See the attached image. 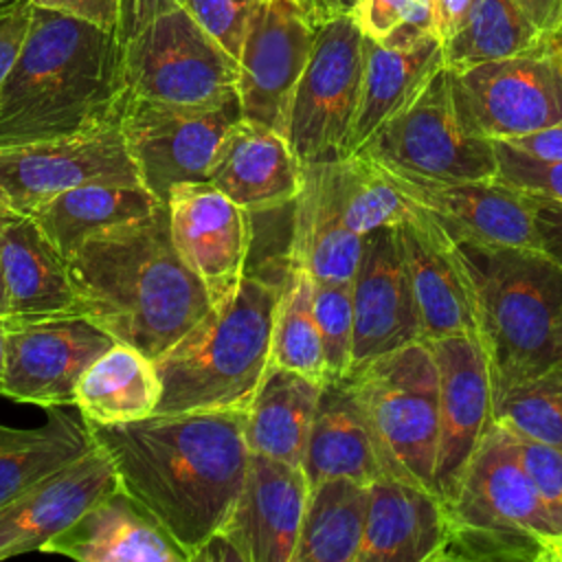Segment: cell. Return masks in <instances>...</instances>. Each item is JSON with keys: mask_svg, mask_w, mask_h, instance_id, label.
<instances>
[{"mask_svg": "<svg viewBox=\"0 0 562 562\" xmlns=\"http://www.w3.org/2000/svg\"><path fill=\"white\" fill-rule=\"evenodd\" d=\"M544 562H562V536L547 540Z\"/></svg>", "mask_w": 562, "mask_h": 562, "instance_id": "54", "label": "cell"}, {"mask_svg": "<svg viewBox=\"0 0 562 562\" xmlns=\"http://www.w3.org/2000/svg\"><path fill=\"white\" fill-rule=\"evenodd\" d=\"M44 551L81 562H187L156 518L121 487L97 501Z\"/></svg>", "mask_w": 562, "mask_h": 562, "instance_id": "27", "label": "cell"}, {"mask_svg": "<svg viewBox=\"0 0 562 562\" xmlns=\"http://www.w3.org/2000/svg\"><path fill=\"white\" fill-rule=\"evenodd\" d=\"M0 263L9 301L4 323L81 316L66 257L33 217L0 215Z\"/></svg>", "mask_w": 562, "mask_h": 562, "instance_id": "24", "label": "cell"}, {"mask_svg": "<svg viewBox=\"0 0 562 562\" xmlns=\"http://www.w3.org/2000/svg\"><path fill=\"white\" fill-rule=\"evenodd\" d=\"M66 263L79 314L154 362L213 307L173 246L165 204L86 237Z\"/></svg>", "mask_w": 562, "mask_h": 562, "instance_id": "2", "label": "cell"}, {"mask_svg": "<svg viewBox=\"0 0 562 562\" xmlns=\"http://www.w3.org/2000/svg\"><path fill=\"white\" fill-rule=\"evenodd\" d=\"M494 149L498 162V180L536 198L562 202V160H540L501 140H494Z\"/></svg>", "mask_w": 562, "mask_h": 562, "instance_id": "42", "label": "cell"}, {"mask_svg": "<svg viewBox=\"0 0 562 562\" xmlns=\"http://www.w3.org/2000/svg\"><path fill=\"white\" fill-rule=\"evenodd\" d=\"M351 301L353 369L424 340L397 226L375 228L362 237L360 261L351 279Z\"/></svg>", "mask_w": 562, "mask_h": 562, "instance_id": "17", "label": "cell"}, {"mask_svg": "<svg viewBox=\"0 0 562 562\" xmlns=\"http://www.w3.org/2000/svg\"><path fill=\"white\" fill-rule=\"evenodd\" d=\"M321 389L314 378L270 364L246 411L248 450L303 465Z\"/></svg>", "mask_w": 562, "mask_h": 562, "instance_id": "30", "label": "cell"}, {"mask_svg": "<svg viewBox=\"0 0 562 562\" xmlns=\"http://www.w3.org/2000/svg\"><path fill=\"white\" fill-rule=\"evenodd\" d=\"M334 182L351 231L367 235L384 226H402L417 213L397 176L362 154L331 160Z\"/></svg>", "mask_w": 562, "mask_h": 562, "instance_id": "36", "label": "cell"}, {"mask_svg": "<svg viewBox=\"0 0 562 562\" xmlns=\"http://www.w3.org/2000/svg\"><path fill=\"white\" fill-rule=\"evenodd\" d=\"M285 272V270H283ZM281 283L244 274L237 290L162 358L158 415L250 406L268 367Z\"/></svg>", "mask_w": 562, "mask_h": 562, "instance_id": "4", "label": "cell"}, {"mask_svg": "<svg viewBox=\"0 0 562 562\" xmlns=\"http://www.w3.org/2000/svg\"><path fill=\"white\" fill-rule=\"evenodd\" d=\"M547 540L518 527L448 518V531L432 562H544Z\"/></svg>", "mask_w": 562, "mask_h": 562, "instance_id": "39", "label": "cell"}, {"mask_svg": "<svg viewBox=\"0 0 562 562\" xmlns=\"http://www.w3.org/2000/svg\"><path fill=\"white\" fill-rule=\"evenodd\" d=\"M37 9L79 18L99 29L121 35L125 0H29Z\"/></svg>", "mask_w": 562, "mask_h": 562, "instance_id": "45", "label": "cell"}, {"mask_svg": "<svg viewBox=\"0 0 562 562\" xmlns=\"http://www.w3.org/2000/svg\"><path fill=\"white\" fill-rule=\"evenodd\" d=\"M369 509V483L345 476L310 487L292 562H358Z\"/></svg>", "mask_w": 562, "mask_h": 562, "instance_id": "34", "label": "cell"}, {"mask_svg": "<svg viewBox=\"0 0 562 562\" xmlns=\"http://www.w3.org/2000/svg\"><path fill=\"white\" fill-rule=\"evenodd\" d=\"M439 369V441L435 494L448 505L461 476L494 422V389L479 334L428 340Z\"/></svg>", "mask_w": 562, "mask_h": 562, "instance_id": "16", "label": "cell"}, {"mask_svg": "<svg viewBox=\"0 0 562 562\" xmlns=\"http://www.w3.org/2000/svg\"><path fill=\"white\" fill-rule=\"evenodd\" d=\"M9 318V301H7V290H4V277H2V263H0V323Z\"/></svg>", "mask_w": 562, "mask_h": 562, "instance_id": "55", "label": "cell"}, {"mask_svg": "<svg viewBox=\"0 0 562 562\" xmlns=\"http://www.w3.org/2000/svg\"><path fill=\"white\" fill-rule=\"evenodd\" d=\"M119 490L114 465L94 446L0 505V560L44 551L97 501Z\"/></svg>", "mask_w": 562, "mask_h": 562, "instance_id": "20", "label": "cell"}, {"mask_svg": "<svg viewBox=\"0 0 562 562\" xmlns=\"http://www.w3.org/2000/svg\"><path fill=\"white\" fill-rule=\"evenodd\" d=\"M536 233L538 248L562 266V202L538 198Z\"/></svg>", "mask_w": 562, "mask_h": 562, "instance_id": "47", "label": "cell"}, {"mask_svg": "<svg viewBox=\"0 0 562 562\" xmlns=\"http://www.w3.org/2000/svg\"><path fill=\"white\" fill-rule=\"evenodd\" d=\"M294 2H299V4H303L305 9L312 11V0H294ZM312 15H314V11H312Z\"/></svg>", "mask_w": 562, "mask_h": 562, "instance_id": "58", "label": "cell"}, {"mask_svg": "<svg viewBox=\"0 0 562 562\" xmlns=\"http://www.w3.org/2000/svg\"><path fill=\"white\" fill-rule=\"evenodd\" d=\"M9 2H13V0H0V9H2V7H7Z\"/></svg>", "mask_w": 562, "mask_h": 562, "instance_id": "59", "label": "cell"}, {"mask_svg": "<svg viewBox=\"0 0 562 562\" xmlns=\"http://www.w3.org/2000/svg\"><path fill=\"white\" fill-rule=\"evenodd\" d=\"M209 182L246 211L268 213L296 200L303 165L281 132L239 116L213 154Z\"/></svg>", "mask_w": 562, "mask_h": 562, "instance_id": "23", "label": "cell"}, {"mask_svg": "<svg viewBox=\"0 0 562 562\" xmlns=\"http://www.w3.org/2000/svg\"><path fill=\"white\" fill-rule=\"evenodd\" d=\"M318 22L294 0H259L237 57L241 116L285 136L290 103L310 59Z\"/></svg>", "mask_w": 562, "mask_h": 562, "instance_id": "13", "label": "cell"}, {"mask_svg": "<svg viewBox=\"0 0 562 562\" xmlns=\"http://www.w3.org/2000/svg\"><path fill=\"white\" fill-rule=\"evenodd\" d=\"M494 419L518 437L562 448V358L494 393Z\"/></svg>", "mask_w": 562, "mask_h": 562, "instance_id": "38", "label": "cell"}, {"mask_svg": "<svg viewBox=\"0 0 562 562\" xmlns=\"http://www.w3.org/2000/svg\"><path fill=\"white\" fill-rule=\"evenodd\" d=\"M369 419L384 476L435 492L439 369L428 340L382 353L349 375Z\"/></svg>", "mask_w": 562, "mask_h": 562, "instance_id": "6", "label": "cell"}, {"mask_svg": "<svg viewBox=\"0 0 562 562\" xmlns=\"http://www.w3.org/2000/svg\"><path fill=\"white\" fill-rule=\"evenodd\" d=\"M176 7H182V0H125L121 42L136 33L145 22H149L158 13H165Z\"/></svg>", "mask_w": 562, "mask_h": 562, "instance_id": "49", "label": "cell"}, {"mask_svg": "<svg viewBox=\"0 0 562 562\" xmlns=\"http://www.w3.org/2000/svg\"><path fill=\"white\" fill-rule=\"evenodd\" d=\"M94 446L83 417L64 406L46 408V422L37 428H11L0 424V505L79 459Z\"/></svg>", "mask_w": 562, "mask_h": 562, "instance_id": "33", "label": "cell"}, {"mask_svg": "<svg viewBox=\"0 0 562 562\" xmlns=\"http://www.w3.org/2000/svg\"><path fill=\"white\" fill-rule=\"evenodd\" d=\"M130 494L187 555L222 531L246 479V408L187 411L90 426Z\"/></svg>", "mask_w": 562, "mask_h": 562, "instance_id": "1", "label": "cell"}, {"mask_svg": "<svg viewBox=\"0 0 562 562\" xmlns=\"http://www.w3.org/2000/svg\"><path fill=\"white\" fill-rule=\"evenodd\" d=\"M501 143H507L509 147L540 160H562V123Z\"/></svg>", "mask_w": 562, "mask_h": 562, "instance_id": "48", "label": "cell"}, {"mask_svg": "<svg viewBox=\"0 0 562 562\" xmlns=\"http://www.w3.org/2000/svg\"><path fill=\"white\" fill-rule=\"evenodd\" d=\"M457 246L472 279L494 393L558 362L562 266L540 248Z\"/></svg>", "mask_w": 562, "mask_h": 562, "instance_id": "5", "label": "cell"}, {"mask_svg": "<svg viewBox=\"0 0 562 562\" xmlns=\"http://www.w3.org/2000/svg\"><path fill=\"white\" fill-rule=\"evenodd\" d=\"M544 40H547V44H549L553 50H558V53L562 55V7H560V13H558L553 26L547 31Z\"/></svg>", "mask_w": 562, "mask_h": 562, "instance_id": "53", "label": "cell"}, {"mask_svg": "<svg viewBox=\"0 0 562 562\" xmlns=\"http://www.w3.org/2000/svg\"><path fill=\"white\" fill-rule=\"evenodd\" d=\"M516 441L520 461L562 533V448L518 435Z\"/></svg>", "mask_w": 562, "mask_h": 562, "instance_id": "44", "label": "cell"}, {"mask_svg": "<svg viewBox=\"0 0 562 562\" xmlns=\"http://www.w3.org/2000/svg\"><path fill=\"white\" fill-rule=\"evenodd\" d=\"M90 182H140L119 121L0 149V191L18 213H31L57 193Z\"/></svg>", "mask_w": 562, "mask_h": 562, "instance_id": "12", "label": "cell"}, {"mask_svg": "<svg viewBox=\"0 0 562 562\" xmlns=\"http://www.w3.org/2000/svg\"><path fill=\"white\" fill-rule=\"evenodd\" d=\"M165 206L176 250L204 283L213 305L226 301L246 274L252 213L209 180L176 184Z\"/></svg>", "mask_w": 562, "mask_h": 562, "instance_id": "15", "label": "cell"}, {"mask_svg": "<svg viewBox=\"0 0 562 562\" xmlns=\"http://www.w3.org/2000/svg\"><path fill=\"white\" fill-rule=\"evenodd\" d=\"M441 68L443 48L439 37L413 48H389L364 37V70L349 154L358 151L386 121L400 114Z\"/></svg>", "mask_w": 562, "mask_h": 562, "instance_id": "29", "label": "cell"}, {"mask_svg": "<svg viewBox=\"0 0 562 562\" xmlns=\"http://www.w3.org/2000/svg\"><path fill=\"white\" fill-rule=\"evenodd\" d=\"M158 400L156 362L125 342L103 351L75 386V408L90 426L145 419L156 413Z\"/></svg>", "mask_w": 562, "mask_h": 562, "instance_id": "31", "label": "cell"}, {"mask_svg": "<svg viewBox=\"0 0 562 562\" xmlns=\"http://www.w3.org/2000/svg\"><path fill=\"white\" fill-rule=\"evenodd\" d=\"M4 362H7V329H4V323H0V384L4 378Z\"/></svg>", "mask_w": 562, "mask_h": 562, "instance_id": "56", "label": "cell"}, {"mask_svg": "<svg viewBox=\"0 0 562 562\" xmlns=\"http://www.w3.org/2000/svg\"><path fill=\"white\" fill-rule=\"evenodd\" d=\"M362 235L349 228L331 162L303 165V184L292 202V233L285 259L318 283H351Z\"/></svg>", "mask_w": 562, "mask_h": 562, "instance_id": "26", "label": "cell"}, {"mask_svg": "<svg viewBox=\"0 0 562 562\" xmlns=\"http://www.w3.org/2000/svg\"><path fill=\"white\" fill-rule=\"evenodd\" d=\"M13 209L9 206V202H7V198H4V193L0 191V215H7V213H11Z\"/></svg>", "mask_w": 562, "mask_h": 562, "instance_id": "57", "label": "cell"}, {"mask_svg": "<svg viewBox=\"0 0 562 562\" xmlns=\"http://www.w3.org/2000/svg\"><path fill=\"white\" fill-rule=\"evenodd\" d=\"M270 364L327 380L323 340L314 314V279L285 259L281 296L272 323Z\"/></svg>", "mask_w": 562, "mask_h": 562, "instance_id": "37", "label": "cell"}, {"mask_svg": "<svg viewBox=\"0 0 562 562\" xmlns=\"http://www.w3.org/2000/svg\"><path fill=\"white\" fill-rule=\"evenodd\" d=\"M461 125L487 140H512L562 123V55L538 46L465 70H450Z\"/></svg>", "mask_w": 562, "mask_h": 562, "instance_id": "10", "label": "cell"}, {"mask_svg": "<svg viewBox=\"0 0 562 562\" xmlns=\"http://www.w3.org/2000/svg\"><path fill=\"white\" fill-rule=\"evenodd\" d=\"M516 2L544 35L553 26L562 7V0H516Z\"/></svg>", "mask_w": 562, "mask_h": 562, "instance_id": "51", "label": "cell"}, {"mask_svg": "<svg viewBox=\"0 0 562 562\" xmlns=\"http://www.w3.org/2000/svg\"><path fill=\"white\" fill-rule=\"evenodd\" d=\"M397 228L424 340L479 334L472 279L454 239L424 209Z\"/></svg>", "mask_w": 562, "mask_h": 562, "instance_id": "22", "label": "cell"}, {"mask_svg": "<svg viewBox=\"0 0 562 562\" xmlns=\"http://www.w3.org/2000/svg\"><path fill=\"white\" fill-rule=\"evenodd\" d=\"M358 154L397 176L437 182L485 180L498 171L494 140L470 134L459 121L446 66Z\"/></svg>", "mask_w": 562, "mask_h": 562, "instance_id": "8", "label": "cell"}, {"mask_svg": "<svg viewBox=\"0 0 562 562\" xmlns=\"http://www.w3.org/2000/svg\"><path fill=\"white\" fill-rule=\"evenodd\" d=\"M162 202L140 182H90L46 200L31 213L33 222L68 257L86 237L154 213Z\"/></svg>", "mask_w": 562, "mask_h": 562, "instance_id": "32", "label": "cell"}, {"mask_svg": "<svg viewBox=\"0 0 562 562\" xmlns=\"http://www.w3.org/2000/svg\"><path fill=\"white\" fill-rule=\"evenodd\" d=\"M303 470L310 487L334 476L371 483L384 476L380 452L349 378L325 380L314 411Z\"/></svg>", "mask_w": 562, "mask_h": 562, "instance_id": "28", "label": "cell"}, {"mask_svg": "<svg viewBox=\"0 0 562 562\" xmlns=\"http://www.w3.org/2000/svg\"><path fill=\"white\" fill-rule=\"evenodd\" d=\"M397 180L457 244L538 248V198L522 189L498 178L437 182L397 176Z\"/></svg>", "mask_w": 562, "mask_h": 562, "instance_id": "18", "label": "cell"}, {"mask_svg": "<svg viewBox=\"0 0 562 562\" xmlns=\"http://www.w3.org/2000/svg\"><path fill=\"white\" fill-rule=\"evenodd\" d=\"M351 15L367 40L389 48L439 37L435 0H356Z\"/></svg>", "mask_w": 562, "mask_h": 562, "instance_id": "40", "label": "cell"}, {"mask_svg": "<svg viewBox=\"0 0 562 562\" xmlns=\"http://www.w3.org/2000/svg\"><path fill=\"white\" fill-rule=\"evenodd\" d=\"M130 97L182 108H217L237 97V59L184 7L169 9L123 40Z\"/></svg>", "mask_w": 562, "mask_h": 562, "instance_id": "7", "label": "cell"}, {"mask_svg": "<svg viewBox=\"0 0 562 562\" xmlns=\"http://www.w3.org/2000/svg\"><path fill=\"white\" fill-rule=\"evenodd\" d=\"M239 116V101L182 108L127 94L119 123L143 187L165 204L176 184L209 180L213 154Z\"/></svg>", "mask_w": 562, "mask_h": 562, "instance_id": "11", "label": "cell"}, {"mask_svg": "<svg viewBox=\"0 0 562 562\" xmlns=\"http://www.w3.org/2000/svg\"><path fill=\"white\" fill-rule=\"evenodd\" d=\"M446 509L450 520L518 527L542 538L562 536L520 461L516 435L496 419L472 452Z\"/></svg>", "mask_w": 562, "mask_h": 562, "instance_id": "19", "label": "cell"}, {"mask_svg": "<svg viewBox=\"0 0 562 562\" xmlns=\"http://www.w3.org/2000/svg\"><path fill=\"white\" fill-rule=\"evenodd\" d=\"M446 531L448 509L432 490L380 476L369 483L358 562H432Z\"/></svg>", "mask_w": 562, "mask_h": 562, "instance_id": "25", "label": "cell"}, {"mask_svg": "<svg viewBox=\"0 0 562 562\" xmlns=\"http://www.w3.org/2000/svg\"><path fill=\"white\" fill-rule=\"evenodd\" d=\"M127 94L119 33L33 7L0 90V149L114 123Z\"/></svg>", "mask_w": 562, "mask_h": 562, "instance_id": "3", "label": "cell"}, {"mask_svg": "<svg viewBox=\"0 0 562 562\" xmlns=\"http://www.w3.org/2000/svg\"><path fill=\"white\" fill-rule=\"evenodd\" d=\"M257 2L259 0H182V7L237 59Z\"/></svg>", "mask_w": 562, "mask_h": 562, "instance_id": "43", "label": "cell"}, {"mask_svg": "<svg viewBox=\"0 0 562 562\" xmlns=\"http://www.w3.org/2000/svg\"><path fill=\"white\" fill-rule=\"evenodd\" d=\"M7 362L0 393L35 404L75 406L83 371L116 340L83 316L4 323Z\"/></svg>", "mask_w": 562, "mask_h": 562, "instance_id": "14", "label": "cell"}, {"mask_svg": "<svg viewBox=\"0 0 562 562\" xmlns=\"http://www.w3.org/2000/svg\"><path fill=\"white\" fill-rule=\"evenodd\" d=\"M356 0H312V11L316 22H325L334 15H342V13H351Z\"/></svg>", "mask_w": 562, "mask_h": 562, "instance_id": "52", "label": "cell"}, {"mask_svg": "<svg viewBox=\"0 0 562 562\" xmlns=\"http://www.w3.org/2000/svg\"><path fill=\"white\" fill-rule=\"evenodd\" d=\"M33 4L29 0H13L0 9V90L29 33Z\"/></svg>", "mask_w": 562, "mask_h": 562, "instance_id": "46", "label": "cell"}, {"mask_svg": "<svg viewBox=\"0 0 562 562\" xmlns=\"http://www.w3.org/2000/svg\"><path fill=\"white\" fill-rule=\"evenodd\" d=\"M362 70L364 35L353 15L342 13L321 22L285 125V138L301 165L349 156Z\"/></svg>", "mask_w": 562, "mask_h": 562, "instance_id": "9", "label": "cell"}, {"mask_svg": "<svg viewBox=\"0 0 562 562\" xmlns=\"http://www.w3.org/2000/svg\"><path fill=\"white\" fill-rule=\"evenodd\" d=\"M476 0H435V11H437V29L441 42L450 37L459 24L468 18Z\"/></svg>", "mask_w": 562, "mask_h": 562, "instance_id": "50", "label": "cell"}, {"mask_svg": "<svg viewBox=\"0 0 562 562\" xmlns=\"http://www.w3.org/2000/svg\"><path fill=\"white\" fill-rule=\"evenodd\" d=\"M542 40L544 33L516 0H476L459 29L441 42L443 66L465 70L525 53Z\"/></svg>", "mask_w": 562, "mask_h": 562, "instance_id": "35", "label": "cell"}, {"mask_svg": "<svg viewBox=\"0 0 562 562\" xmlns=\"http://www.w3.org/2000/svg\"><path fill=\"white\" fill-rule=\"evenodd\" d=\"M314 314L323 340L327 380L347 378L353 369L351 283L314 281Z\"/></svg>", "mask_w": 562, "mask_h": 562, "instance_id": "41", "label": "cell"}, {"mask_svg": "<svg viewBox=\"0 0 562 562\" xmlns=\"http://www.w3.org/2000/svg\"><path fill=\"white\" fill-rule=\"evenodd\" d=\"M310 481L303 465L252 454L222 533L241 562H292Z\"/></svg>", "mask_w": 562, "mask_h": 562, "instance_id": "21", "label": "cell"}]
</instances>
